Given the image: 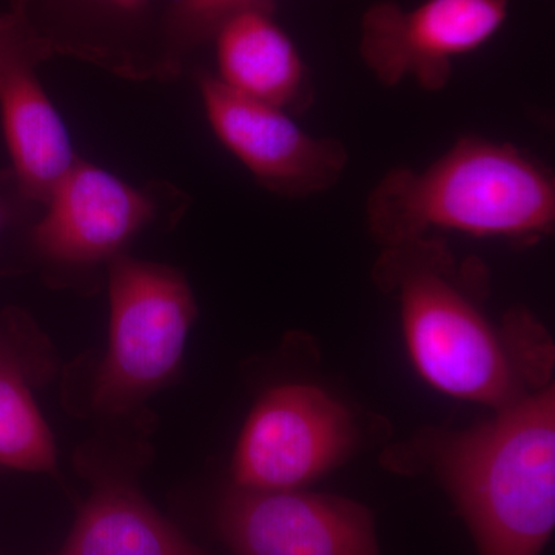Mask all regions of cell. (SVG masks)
<instances>
[{"label":"cell","instance_id":"obj_1","mask_svg":"<svg viewBox=\"0 0 555 555\" xmlns=\"http://www.w3.org/2000/svg\"><path fill=\"white\" fill-rule=\"evenodd\" d=\"M372 276L400 308L416 371L441 392L500 411L550 378L545 328L524 309L495 326L485 309L488 270L478 259L460 261L443 238L383 247Z\"/></svg>","mask_w":555,"mask_h":555},{"label":"cell","instance_id":"obj_2","mask_svg":"<svg viewBox=\"0 0 555 555\" xmlns=\"http://www.w3.org/2000/svg\"><path fill=\"white\" fill-rule=\"evenodd\" d=\"M382 247L456 232L531 246L554 232L553 171L513 144L460 138L425 169L387 171L364 203Z\"/></svg>","mask_w":555,"mask_h":555},{"label":"cell","instance_id":"obj_3","mask_svg":"<svg viewBox=\"0 0 555 555\" xmlns=\"http://www.w3.org/2000/svg\"><path fill=\"white\" fill-rule=\"evenodd\" d=\"M437 473L478 555H542L555 526L554 386L441 441Z\"/></svg>","mask_w":555,"mask_h":555},{"label":"cell","instance_id":"obj_4","mask_svg":"<svg viewBox=\"0 0 555 555\" xmlns=\"http://www.w3.org/2000/svg\"><path fill=\"white\" fill-rule=\"evenodd\" d=\"M108 347L93 406L119 415L177 377L198 308L177 269L124 254L108 262Z\"/></svg>","mask_w":555,"mask_h":555},{"label":"cell","instance_id":"obj_5","mask_svg":"<svg viewBox=\"0 0 555 555\" xmlns=\"http://www.w3.org/2000/svg\"><path fill=\"white\" fill-rule=\"evenodd\" d=\"M353 416L310 385H281L248 415L232 462L233 486L292 491L341 465L357 447Z\"/></svg>","mask_w":555,"mask_h":555},{"label":"cell","instance_id":"obj_6","mask_svg":"<svg viewBox=\"0 0 555 555\" xmlns=\"http://www.w3.org/2000/svg\"><path fill=\"white\" fill-rule=\"evenodd\" d=\"M514 2L423 0L406 9L382 0L361 20V60L387 89L414 80L420 89L437 93L447 89L455 60L502 30Z\"/></svg>","mask_w":555,"mask_h":555},{"label":"cell","instance_id":"obj_7","mask_svg":"<svg viewBox=\"0 0 555 555\" xmlns=\"http://www.w3.org/2000/svg\"><path fill=\"white\" fill-rule=\"evenodd\" d=\"M198 89L215 137L259 185L284 198H309L334 189L349 164L346 145L315 137L286 109L248 100L201 73Z\"/></svg>","mask_w":555,"mask_h":555},{"label":"cell","instance_id":"obj_8","mask_svg":"<svg viewBox=\"0 0 555 555\" xmlns=\"http://www.w3.org/2000/svg\"><path fill=\"white\" fill-rule=\"evenodd\" d=\"M215 524L233 555H383L371 511L346 496L233 486Z\"/></svg>","mask_w":555,"mask_h":555},{"label":"cell","instance_id":"obj_9","mask_svg":"<svg viewBox=\"0 0 555 555\" xmlns=\"http://www.w3.org/2000/svg\"><path fill=\"white\" fill-rule=\"evenodd\" d=\"M46 206L31 230L33 246L50 262L73 268L122 255L158 210L150 193L86 160L73 166Z\"/></svg>","mask_w":555,"mask_h":555},{"label":"cell","instance_id":"obj_10","mask_svg":"<svg viewBox=\"0 0 555 555\" xmlns=\"http://www.w3.org/2000/svg\"><path fill=\"white\" fill-rule=\"evenodd\" d=\"M275 3L236 11L215 31V78L241 96L286 112H305L313 102L308 65L275 20Z\"/></svg>","mask_w":555,"mask_h":555},{"label":"cell","instance_id":"obj_11","mask_svg":"<svg viewBox=\"0 0 555 555\" xmlns=\"http://www.w3.org/2000/svg\"><path fill=\"white\" fill-rule=\"evenodd\" d=\"M36 65L25 61L7 69L0 79V115L17 189L24 198L46 204L79 159Z\"/></svg>","mask_w":555,"mask_h":555},{"label":"cell","instance_id":"obj_12","mask_svg":"<svg viewBox=\"0 0 555 555\" xmlns=\"http://www.w3.org/2000/svg\"><path fill=\"white\" fill-rule=\"evenodd\" d=\"M57 555H214L190 542L119 476H102Z\"/></svg>","mask_w":555,"mask_h":555},{"label":"cell","instance_id":"obj_13","mask_svg":"<svg viewBox=\"0 0 555 555\" xmlns=\"http://www.w3.org/2000/svg\"><path fill=\"white\" fill-rule=\"evenodd\" d=\"M0 466L27 473L57 469V452L20 358L0 341Z\"/></svg>","mask_w":555,"mask_h":555},{"label":"cell","instance_id":"obj_14","mask_svg":"<svg viewBox=\"0 0 555 555\" xmlns=\"http://www.w3.org/2000/svg\"><path fill=\"white\" fill-rule=\"evenodd\" d=\"M269 0H169L160 21V61L177 68L188 54L210 42L236 11Z\"/></svg>","mask_w":555,"mask_h":555},{"label":"cell","instance_id":"obj_15","mask_svg":"<svg viewBox=\"0 0 555 555\" xmlns=\"http://www.w3.org/2000/svg\"><path fill=\"white\" fill-rule=\"evenodd\" d=\"M57 49L36 27L27 0H11V9L0 14V79L20 62H42Z\"/></svg>","mask_w":555,"mask_h":555},{"label":"cell","instance_id":"obj_16","mask_svg":"<svg viewBox=\"0 0 555 555\" xmlns=\"http://www.w3.org/2000/svg\"><path fill=\"white\" fill-rule=\"evenodd\" d=\"M79 16L107 27H126L152 10L155 0H65Z\"/></svg>","mask_w":555,"mask_h":555},{"label":"cell","instance_id":"obj_17","mask_svg":"<svg viewBox=\"0 0 555 555\" xmlns=\"http://www.w3.org/2000/svg\"><path fill=\"white\" fill-rule=\"evenodd\" d=\"M11 219V210L10 207L7 206L5 203H3L2 199H0V230L5 228L7 224H9Z\"/></svg>","mask_w":555,"mask_h":555}]
</instances>
